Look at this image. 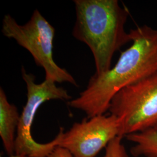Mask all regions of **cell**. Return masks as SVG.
Segmentation results:
<instances>
[{"instance_id":"1","label":"cell","mask_w":157,"mask_h":157,"mask_svg":"<svg viewBox=\"0 0 157 157\" xmlns=\"http://www.w3.org/2000/svg\"><path fill=\"white\" fill-rule=\"evenodd\" d=\"M129 32L132 43L115 66L100 76L93 75L86 89L68 102L87 118L104 115L120 90L157 73V29L143 25Z\"/></svg>"},{"instance_id":"2","label":"cell","mask_w":157,"mask_h":157,"mask_svg":"<svg viewBox=\"0 0 157 157\" xmlns=\"http://www.w3.org/2000/svg\"><path fill=\"white\" fill-rule=\"evenodd\" d=\"M76 21L73 37L91 51L95 72L100 76L111 68L114 54L132 42L125 30L129 12L118 0H75Z\"/></svg>"},{"instance_id":"3","label":"cell","mask_w":157,"mask_h":157,"mask_svg":"<svg viewBox=\"0 0 157 157\" xmlns=\"http://www.w3.org/2000/svg\"><path fill=\"white\" fill-rule=\"evenodd\" d=\"M2 33L28 51L36 64L45 71V80L55 83H69L78 87L73 76L59 67L54 60L53 47L56 30L39 11L34 10L30 20L21 25L10 15L2 19Z\"/></svg>"},{"instance_id":"4","label":"cell","mask_w":157,"mask_h":157,"mask_svg":"<svg viewBox=\"0 0 157 157\" xmlns=\"http://www.w3.org/2000/svg\"><path fill=\"white\" fill-rule=\"evenodd\" d=\"M22 76L27 88V101L21 115L15 139V154L28 157H48L59 146L64 129L61 128L56 137L50 142L40 143L33 139L32 128L37 110L46 101L52 100L69 101L72 97L67 90L56 86V83L44 80L37 84L33 74L28 73L23 67Z\"/></svg>"},{"instance_id":"5","label":"cell","mask_w":157,"mask_h":157,"mask_svg":"<svg viewBox=\"0 0 157 157\" xmlns=\"http://www.w3.org/2000/svg\"><path fill=\"white\" fill-rule=\"evenodd\" d=\"M108 112L119 120L120 137L157 130V73L120 90Z\"/></svg>"},{"instance_id":"6","label":"cell","mask_w":157,"mask_h":157,"mask_svg":"<svg viewBox=\"0 0 157 157\" xmlns=\"http://www.w3.org/2000/svg\"><path fill=\"white\" fill-rule=\"evenodd\" d=\"M120 130L119 120L112 114L84 118L64 132L59 146L67 149L75 157H95L119 137Z\"/></svg>"},{"instance_id":"7","label":"cell","mask_w":157,"mask_h":157,"mask_svg":"<svg viewBox=\"0 0 157 157\" xmlns=\"http://www.w3.org/2000/svg\"><path fill=\"white\" fill-rule=\"evenodd\" d=\"M21 115L17 107L11 104L4 89L0 88V136L8 155L15 154V139Z\"/></svg>"},{"instance_id":"8","label":"cell","mask_w":157,"mask_h":157,"mask_svg":"<svg viewBox=\"0 0 157 157\" xmlns=\"http://www.w3.org/2000/svg\"><path fill=\"white\" fill-rule=\"evenodd\" d=\"M128 140L135 143L130 149L135 157H157V130L150 129L144 132L127 135Z\"/></svg>"},{"instance_id":"9","label":"cell","mask_w":157,"mask_h":157,"mask_svg":"<svg viewBox=\"0 0 157 157\" xmlns=\"http://www.w3.org/2000/svg\"><path fill=\"white\" fill-rule=\"evenodd\" d=\"M122 140V137H117L111 141L105 148L103 157H129Z\"/></svg>"},{"instance_id":"10","label":"cell","mask_w":157,"mask_h":157,"mask_svg":"<svg viewBox=\"0 0 157 157\" xmlns=\"http://www.w3.org/2000/svg\"><path fill=\"white\" fill-rule=\"evenodd\" d=\"M48 157H75L72 153L67 149L61 147L57 146L54 150L51 152Z\"/></svg>"},{"instance_id":"11","label":"cell","mask_w":157,"mask_h":157,"mask_svg":"<svg viewBox=\"0 0 157 157\" xmlns=\"http://www.w3.org/2000/svg\"><path fill=\"white\" fill-rule=\"evenodd\" d=\"M25 157V156H23V155H17V154H14V155H8V157Z\"/></svg>"}]
</instances>
